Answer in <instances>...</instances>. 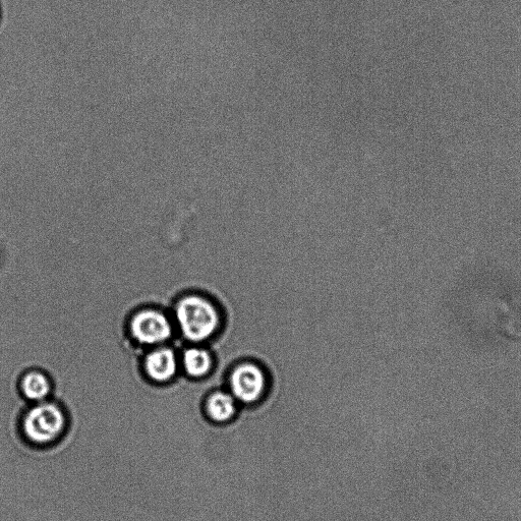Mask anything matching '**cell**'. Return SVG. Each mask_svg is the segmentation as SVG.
I'll return each instance as SVG.
<instances>
[{
	"instance_id": "obj_3",
	"label": "cell",
	"mask_w": 521,
	"mask_h": 521,
	"mask_svg": "<svg viewBox=\"0 0 521 521\" xmlns=\"http://www.w3.org/2000/svg\"><path fill=\"white\" fill-rule=\"evenodd\" d=\"M230 393L237 401L254 404L265 394L267 377L265 371L256 363L245 362L237 365L229 376Z\"/></svg>"
},
{
	"instance_id": "obj_5",
	"label": "cell",
	"mask_w": 521,
	"mask_h": 521,
	"mask_svg": "<svg viewBox=\"0 0 521 521\" xmlns=\"http://www.w3.org/2000/svg\"><path fill=\"white\" fill-rule=\"evenodd\" d=\"M145 369L149 378L155 382H167L177 374V356L172 350L161 347L147 356Z\"/></svg>"
},
{
	"instance_id": "obj_7",
	"label": "cell",
	"mask_w": 521,
	"mask_h": 521,
	"mask_svg": "<svg viewBox=\"0 0 521 521\" xmlns=\"http://www.w3.org/2000/svg\"><path fill=\"white\" fill-rule=\"evenodd\" d=\"M21 392L32 403L42 402L47 400L51 392V384L43 373L33 371L23 377Z\"/></svg>"
},
{
	"instance_id": "obj_1",
	"label": "cell",
	"mask_w": 521,
	"mask_h": 521,
	"mask_svg": "<svg viewBox=\"0 0 521 521\" xmlns=\"http://www.w3.org/2000/svg\"><path fill=\"white\" fill-rule=\"evenodd\" d=\"M70 426L71 419L65 408L50 400L33 403L18 421L22 439L39 449L59 444L68 434Z\"/></svg>"
},
{
	"instance_id": "obj_10",
	"label": "cell",
	"mask_w": 521,
	"mask_h": 521,
	"mask_svg": "<svg viewBox=\"0 0 521 521\" xmlns=\"http://www.w3.org/2000/svg\"><path fill=\"white\" fill-rule=\"evenodd\" d=\"M0 19H2V11H0Z\"/></svg>"
},
{
	"instance_id": "obj_4",
	"label": "cell",
	"mask_w": 521,
	"mask_h": 521,
	"mask_svg": "<svg viewBox=\"0 0 521 521\" xmlns=\"http://www.w3.org/2000/svg\"><path fill=\"white\" fill-rule=\"evenodd\" d=\"M131 331L138 342L157 345L170 338L172 325L164 313L157 310H144L132 319Z\"/></svg>"
},
{
	"instance_id": "obj_6",
	"label": "cell",
	"mask_w": 521,
	"mask_h": 521,
	"mask_svg": "<svg viewBox=\"0 0 521 521\" xmlns=\"http://www.w3.org/2000/svg\"><path fill=\"white\" fill-rule=\"evenodd\" d=\"M238 411V401L233 394L215 391L208 396L204 412L208 420L215 424H226L233 420Z\"/></svg>"
},
{
	"instance_id": "obj_2",
	"label": "cell",
	"mask_w": 521,
	"mask_h": 521,
	"mask_svg": "<svg viewBox=\"0 0 521 521\" xmlns=\"http://www.w3.org/2000/svg\"><path fill=\"white\" fill-rule=\"evenodd\" d=\"M176 317L183 335L193 342L208 340L221 324L216 306L200 296H188L179 301Z\"/></svg>"
},
{
	"instance_id": "obj_8",
	"label": "cell",
	"mask_w": 521,
	"mask_h": 521,
	"mask_svg": "<svg viewBox=\"0 0 521 521\" xmlns=\"http://www.w3.org/2000/svg\"><path fill=\"white\" fill-rule=\"evenodd\" d=\"M183 365L189 376L201 378L211 371L213 360L208 351L201 347H191L184 354Z\"/></svg>"
},
{
	"instance_id": "obj_9",
	"label": "cell",
	"mask_w": 521,
	"mask_h": 521,
	"mask_svg": "<svg viewBox=\"0 0 521 521\" xmlns=\"http://www.w3.org/2000/svg\"><path fill=\"white\" fill-rule=\"evenodd\" d=\"M497 314L502 333L513 340H521V311L501 301L497 305Z\"/></svg>"
}]
</instances>
